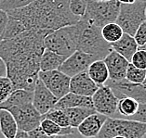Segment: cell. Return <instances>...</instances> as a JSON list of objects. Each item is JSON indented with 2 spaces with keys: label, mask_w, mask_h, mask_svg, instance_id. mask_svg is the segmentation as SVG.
I'll return each instance as SVG.
<instances>
[{
  "label": "cell",
  "mask_w": 146,
  "mask_h": 138,
  "mask_svg": "<svg viewBox=\"0 0 146 138\" xmlns=\"http://www.w3.org/2000/svg\"><path fill=\"white\" fill-rule=\"evenodd\" d=\"M146 83V77H145V80H144V83H143V84H145Z\"/></svg>",
  "instance_id": "obj_46"
},
{
  "label": "cell",
  "mask_w": 146,
  "mask_h": 138,
  "mask_svg": "<svg viewBox=\"0 0 146 138\" xmlns=\"http://www.w3.org/2000/svg\"><path fill=\"white\" fill-rule=\"evenodd\" d=\"M133 37L139 47H141L146 44V20L138 27Z\"/></svg>",
  "instance_id": "obj_33"
},
{
  "label": "cell",
  "mask_w": 146,
  "mask_h": 138,
  "mask_svg": "<svg viewBox=\"0 0 146 138\" xmlns=\"http://www.w3.org/2000/svg\"><path fill=\"white\" fill-rule=\"evenodd\" d=\"M15 138H30V137L28 135V133L23 132V131H18Z\"/></svg>",
  "instance_id": "obj_39"
},
{
  "label": "cell",
  "mask_w": 146,
  "mask_h": 138,
  "mask_svg": "<svg viewBox=\"0 0 146 138\" xmlns=\"http://www.w3.org/2000/svg\"><path fill=\"white\" fill-rule=\"evenodd\" d=\"M91 98L96 112L108 118L115 117L117 119V104L119 98L115 95L111 87L106 84L99 87Z\"/></svg>",
  "instance_id": "obj_8"
},
{
  "label": "cell",
  "mask_w": 146,
  "mask_h": 138,
  "mask_svg": "<svg viewBox=\"0 0 146 138\" xmlns=\"http://www.w3.org/2000/svg\"><path fill=\"white\" fill-rule=\"evenodd\" d=\"M76 49L103 59L112 51L111 44L102 35V29L81 19L76 24Z\"/></svg>",
  "instance_id": "obj_3"
},
{
  "label": "cell",
  "mask_w": 146,
  "mask_h": 138,
  "mask_svg": "<svg viewBox=\"0 0 146 138\" xmlns=\"http://www.w3.org/2000/svg\"><path fill=\"white\" fill-rule=\"evenodd\" d=\"M66 59L65 57L52 52L48 49H45L40 58V72H49V70H59L60 65Z\"/></svg>",
  "instance_id": "obj_22"
},
{
  "label": "cell",
  "mask_w": 146,
  "mask_h": 138,
  "mask_svg": "<svg viewBox=\"0 0 146 138\" xmlns=\"http://www.w3.org/2000/svg\"><path fill=\"white\" fill-rule=\"evenodd\" d=\"M129 120H132V121H136V122L146 124V104L140 103L136 114L132 116Z\"/></svg>",
  "instance_id": "obj_34"
},
{
  "label": "cell",
  "mask_w": 146,
  "mask_h": 138,
  "mask_svg": "<svg viewBox=\"0 0 146 138\" xmlns=\"http://www.w3.org/2000/svg\"><path fill=\"white\" fill-rule=\"evenodd\" d=\"M5 110H8L12 114L19 131L28 133L40 125L42 115L35 109L33 103L12 107Z\"/></svg>",
  "instance_id": "obj_9"
},
{
  "label": "cell",
  "mask_w": 146,
  "mask_h": 138,
  "mask_svg": "<svg viewBox=\"0 0 146 138\" xmlns=\"http://www.w3.org/2000/svg\"><path fill=\"white\" fill-rule=\"evenodd\" d=\"M145 16H146V9H145Z\"/></svg>",
  "instance_id": "obj_49"
},
{
  "label": "cell",
  "mask_w": 146,
  "mask_h": 138,
  "mask_svg": "<svg viewBox=\"0 0 146 138\" xmlns=\"http://www.w3.org/2000/svg\"><path fill=\"white\" fill-rule=\"evenodd\" d=\"M109 73V81L120 82L126 79V73L129 61L127 60L123 56L112 50L103 58Z\"/></svg>",
  "instance_id": "obj_14"
},
{
  "label": "cell",
  "mask_w": 146,
  "mask_h": 138,
  "mask_svg": "<svg viewBox=\"0 0 146 138\" xmlns=\"http://www.w3.org/2000/svg\"><path fill=\"white\" fill-rule=\"evenodd\" d=\"M98 89L99 86L91 80L87 72L78 73L70 80V92L73 94L91 97Z\"/></svg>",
  "instance_id": "obj_15"
},
{
  "label": "cell",
  "mask_w": 146,
  "mask_h": 138,
  "mask_svg": "<svg viewBox=\"0 0 146 138\" xmlns=\"http://www.w3.org/2000/svg\"><path fill=\"white\" fill-rule=\"evenodd\" d=\"M145 77H146V70L138 69L129 62V65L127 67V73H126V79L125 80H127V82L132 83L143 84Z\"/></svg>",
  "instance_id": "obj_28"
},
{
  "label": "cell",
  "mask_w": 146,
  "mask_h": 138,
  "mask_svg": "<svg viewBox=\"0 0 146 138\" xmlns=\"http://www.w3.org/2000/svg\"><path fill=\"white\" fill-rule=\"evenodd\" d=\"M121 4L117 0L95 1L88 0L86 12L82 19L102 29L106 24L115 22Z\"/></svg>",
  "instance_id": "obj_4"
},
{
  "label": "cell",
  "mask_w": 146,
  "mask_h": 138,
  "mask_svg": "<svg viewBox=\"0 0 146 138\" xmlns=\"http://www.w3.org/2000/svg\"><path fill=\"white\" fill-rule=\"evenodd\" d=\"M18 125L10 112L0 109V132L4 138H15L18 133Z\"/></svg>",
  "instance_id": "obj_21"
},
{
  "label": "cell",
  "mask_w": 146,
  "mask_h": 138,
  "mask_svg": "<svg viewBox=\"0 0 146 138\" xmlns=\"http://www.w3.org/2000/svg\"><path fill=\"white\" fill-rule=\"evenodd\" d=\"M146 133V124L129 119L107 118L101 132L96 138H143Z\"/></svg>",
  "instance_id": "obj_5"
},
{
  "label": "cell",
  "mask_w": 146,
  "mask_h": 138,
  "mask_svg": "<svg viewBox=\"0 0 146 138\" xmlns=\"http://www.w3.org/2000/svg\"><path fill=\"white\" fill-rule=\"evenodd\" d=\"M8 20H9L8 13L0 9V41H1L3 34H4V31H5V28L7 25V22H8Z\"/></svg>",
  "instance_id": "obj_35"
},
{
  "label": "cell",
  "mask_w": 146,
  "mask_h": 138,
  "mask_svg": "<svg viewBox=\"0 0 146 138\" xmlns=\"http://www.w3.org/2000/svg\"><path fill=\"white\" fill-rule=\"evenodd\" d=\"M58 99L38 79L33 92V105L35 109L43 116L55 108Z\"/></svg>",
  "instance_id": "obj_13"
},
{
  "label": "cell",
  "mask_w": 146,
  "mask_h": 138,
  "mask_svg": "<svg viewBox=\"0 0 146 138\" xmlns=\"http://www.w3.org/2000/svg\"><path fill=\"white\" fill-rule=\"evenodd\" d=\"M106 85L112 88L118 98L129 97L134 98L139 103L146 104V90L143 84L132 83L127 82V80H123L120 81V82L108 81L106 83Z\"/></svg>",
  "instance_id": "obj_12"
},
{
  "label": "cell",
  "mask_w": 146,
  "mask_h": 138,
  "mask_svg": "<svg viewBox=\"0 0 146 138\" xmlns=\"http://www.w3.org/2000/svg\"><path fill=\"white\" fill-rule=\"evenodd\" d=\"M82 138H84V137H82Z\"/></svg>",
  "instance_id": "obj_50"
},
{
  "label": "cell",
  "mask_w": 146,
  "mask_h": 138,
  "mask_svg": "<svg viewBox=\"0 0 146 138\" xmlns=\"http://www.w3.org/2000/svg\"><path fill=\"white\" fill-rule=\"evenodd\" d=\"M130 63L138 69L146 70V51L139 48L131 58Z\"/></svg>",
  "instance_id": "obj_32"
},
{
  "label": "cell",
  "mask_w": 146,
  "mask_h": 138,
  "mask_svg": "<svg viewBox=\"0 0 146 138\" xmlns=\"http://www.w3.org/2000/svg\"><path fill=\"white\" fill-rule=\"evenodd\" d=\"M95 1H109V0H95Z\"/></svg>",
  "instance_id": "obj_43"
},
{
  "label": "cell",
  "mask_w": 146,
  "mask_h": 138,
  "mask_svg": "<svg viewBox=\"0 0 146 138\" xmlns=\"http://www.w3.org/2000/svg\"><path fill=\"white\" fill-rule=\"evenodd\" d=\"M42 118L48 119L50 121L54 122L60 127H68L70 126L69 119L67 117L64 109L60 108H52L51 110H49L47 114L42 116Z\"/></svg>",
  "instance_id": "obj_27"
},
{
  "label": "cell",
  "mask_w": 146,
  "mask_h": 138,
  "mask_svg": "<svg viewBox=\"0 0 146 138\" xmlns=\"http://www.w3.org/2000/svg\"><path fill=\"white\" fill-rule=\"evenodd\" d=\"M102 35L103 39L109 44H113L119 40L123 35V30L116 22L106 24L102 28Z\"/></svg>",
  "instance_id": "obj_26"
},
{
  "label": "cell",
  "mask_w": 146,
  "mask_h": 138,
  "mask_svg": "<svg viewBox=\"0 0 146 138\" xmlns=\"http://www.w3.org/2000/svg\"><path fill=\"white\" fill-rule=\"evenodd\" d=\"M45 49L68 58L76 49V26H66L49 33L44 40Z\"/></svg>",
  "instance_id": "obj_6"
},
{
  "label": "cell",
  "mask_w": 146,
  "mask_h": 138,
  "mask_svg": "<svg viewBox=\"0 0 146 138\" xmlns=\"http://www.w3.org/2000/svg\"><path fill=\"white\" fill-rule=\"evenodd\" d=\"M29 103H33V92L16 89L3 103L0 104V109H8L12 107H18Z\"/></svg>",
  "instance_id": "obj_20"
},
{
  "label": "cell",
  "mask_w": 146,
  "mask_h": 138,
  "mask_svg": "<svg viewBox=\"0 0 146 138\" xmlns=\"http://www.w3.org/2000/svg\"><path fill=\"white\" fill-rule=\"evenodd\" d=\"M25 31H27L26 28L24 27V25L21 20L16 19V18L9 16L8 22H7V25L5 28L4 34L2 35L1 40H6V39H11L14 37H17L18 35L24 33Z\"/></svg>",
  "instance_id": "obj_25"
},
{
  "label": "cell",
  "mask_w": 146,
  "mask_h": 138,
  "mask_svg": "<svg viewBox=\"0 0 146 138\" xmlns=\"http://www.w3.org/2000/svg\"><path fill=\"white\" fill-rule=\"evenodd\" d=\"M139 48H141V49H143V50H145V51H146V44H145L144 45H142V47H139Z\"/></svg>",
  "instance_id": "obj_41"
},
{
  "label": "cell",
  "mask_w": 146,
  "mask_h": 138,
  "mask_svg": "<svg viewBox=\"0 0 146 138\" xmlns=\"http://www.w3.org/2000/svg\"><path fill=\"white\" fill-rule=\"evenodd\" d=\"M88 76L99 87L105 85L109 81V73L103 59L93 61L87 70Z\"/></svg>",
  "instance_id": "obj_19"
},
{
  "label": "cell",
  "mask_w": 146,
  "mask_h": 138,
  "mask_svg": "<svg viewBox=\"0 0 146 138\" xmlns=\"http://www.w3.org/2000/svg\"><path fill=\"white\" fill-rule=\"evenodd\" d=\"M95 60H98V59L94 56L87 54L83 51L76 50L68 58H66L59 68V70L72 78L78 73L87 72L88 67Z\"/></svg>",
  "instance_id": "obj_11"
},
{
  "label": "cell",
  "mask_w": 146,
  "mask_h": 138,
  "mask_svg": "<svg viewBox=\"0 0 146 138\" xmlns=\"http://www.w3.org/2000/svg\"><path fill=\"white\" fill-rule=\"evenodd\" d=\"M9 16L23 22L26 30L56 31L76 24L81 20L69 9V0H34L24 8L12 10Z\"/></svg>",
  "instance_id": "obj_2"
},
{
  "label": "cell",
  "mask_w": 146,
  "mask_h": 138,
  "mask_svg": "<svg viewBox=\"0 0 146 138\" xmlns=\"http://www.w3.org/2000/svg\"><path fill=\"white\" fill-rule=\"evenodd\" d=\"M143 138H146V133L144 134V136H143Z\"/></svg>",
  "instance_id": "obj_48"
},
{
  "label": "cell",
  "mask_w": 146,
  "mask_h": 138,
  "mask_svg": "<svg viewBox=\"0 0 146 138\" xmlns=\"http://www.w3.org/2000/svg\"><path fill=\"white\" fill-rule=\"evenodd\" d=\"M7 76V66L3 59L0 58V78Z\"/></svg>",
  "instance_id": "obj_37"
},
{
  "label": "cell",
  "mask_w": 146,
  "mask_h": 138,
  "mask_svg": "<svg viewBox=\"0 0 146 138\" xmlns=\"http://www.w3.org/2000/svg\"><path fill=\"white\" fill-rule=\"evenodd\" d=\"M54 138H82V136L78 133H76L72 134H66V135H57Z\"/></svg>",
  "instance_id": "obj_38"
},
{
  "label": "cell",
  "mask_w": 146,
  "mask_h": 138,
  "mask_svg": "<svg viewBox=\"0 0 146 138\" xmlns=\"http://www.w3.org/2000/svg\"><path fill=\"white\" fill-rule=\"evenodd\" d=\"M140 103L134 98L124 97L119 98L117 104V119H130L138 111Z\"/></svg>",
  "instance_id": "obj_23"
},
{
  "label": "cell",
  "mask_w": 146,
  "mask_h": 138,
  "mask_svg": "<svg viewBox=\"0 0 146 138\" xmlns=\"http://www.w3.org/2000/svg\"><path fill=\"white\" fill-rule=\"evenodd\" d=\"M120 4H133L137 0H117Z\"/></svg>",
  "instance_id": "obj_40"
},
{
  "label": "cell",
  "mask_w": 146,
  "mask_h": 138,
  "mask_svg": "<svg viewBox=\"0 0 146 138\" xmlns=\"http://www.w3.org/2000/svg\"><path fill=\"white\" fill-rule=\"evenodd\" d=\"M64 111L69 119L70 126L76 129L85 119L96 112L94 108H66L64 109Z\"/></svg>",
  "instance_id": "obj_24"
},
{
  "label": "cell",
  "mask_w": 146,
  "mask_h": 138,
  "mask_svg": "<svg viewBox=\"0 0 146 138\" xmlns=\"http://www.w3.org/2000/svg\"><path fill=\"white\" fill-rule=\"evenodd\" d=\"M146 3L137 1L133 4H121L115 22L122 28L123 33L134 36L138 27L146 20Z\"/></svg>",
  "instance_id": "obj_7"
},
{
  "label": "cell",
  "mask_w": 146,
  "mask_h": 138,
  "mask_svg": "<svg viewBox=\"0 0 146 138\" xmlns=\"http://www.w3.org/2000/svg\"><path fill=\"white\" fill-rule=\"evenodd\" d=\"M34 0H0V9L7 13L24 8Z\"/></svg>",
  "instance_id": "obj_29"
},
{
  "label": "cell",
  "mask_w": 146,
  "mask_h": 138,
  "mask_svg": "<svg viewBox=\"0 0 146 138\" xmlns=\"http://www.w3.org/2000/svg\"><path fill=\"white\" fill-rule=\"evenodd\" d=\"M38 79L45 84V86L58 100L70 93L71 78L60 72L59 70L39 72Z\"/></svg>",
  "instance_id": "obj_10"
},
{
  "label": "cell",
  "mask_w": 146,
  "mask_h": 138,
  "mask_svg": "<svg viewBox=\"0 0 146 138\" xmlns=\"http://www.w3.org/2000/svg\"><path fill=\"white\" fill-rule=\"evenodd\" d=\"M111 47L112 50L117 52L121 56H123L129 62L131 60L132 56L134 55V53L139 49V47L134 37L127 34H123L122 37L118 41L113 44H111Z\"/></svg>",
  "instance_id": "obj_18"
},
{
  "label": "cell",
  "mask_w": 146,
  "mask_h": 138,
  "mask_svg": "<svg viewBox=\"0 0 146 138\" xmlns=\"http://www.w3.org/2000/svg\"><path fill=\"white\" fill-rule=\"evenodd\" d=\"M39 127H40V129L43 131L46 134H48V135L52 136V137L59 135L60 130H62V127L59 126L57 123L46 118H42Z\"/></svg>",
  "instance_id": "obj_30"
},
{
  "label": "cell",
  "mask_w": 146,
  "mask_h": 138,
  "mask_svg": "<svg viewBox=\"0 0 146 138\" xmlns=\"http://www.w3.org/2000/svg\"><path fill=\"white\" fill-rule=\"evenodd\" d=\"M113 138H126V137H123V136H115V137H113Z\"/></svg>",
  "instance_id": "obj_42"
},
{
  "label": "cell",
  "mask_w": 146,
  "mask_h": 138,
  "mask_svg": "<svg viewBox=\"0 0 146 138\" xmlns=\"http://www.w3.org/2000/svg\"><path fill=\"white\" fill-rule=\"evenodd\" d=\"M138 1H142V2H145L146 3V0H138Z\"/></svg>",
  "instance_id": "obj_45"
},
{
  "label": "cell",
  "mask_w": 146,
  "mask_h": 138,
  "mask_svg": "<svg viewBox=\"0 0 146 138\" xmlns=\"http://www.w3.org/2000/svg\"><path fill=\"white\" fill-rule=\"evenodd\" d=\"M0 138H4V137H3V135H2V133H1V132H0Z\"/></svg>",
  "instance_id": "obj_44"
},
{
  "label": "cell",
  "mask_w": 146,
  "mask_h": 138,
  "mask_svg": "<svg viewBox=\"0 0 146 138\" xmlns=\"http://www.w3.org/2000/svg\"><path fill=\"white\" fill-rule=\"evenodd\" d=\"M73 108H94L92 98L90 97H84V95H76L70 92L60 99H59L55 105V108L66 109Z\"/></svg>",
  "instance_id": "obj_17"
},
{
  "label": "cell",
  "mask_w": 146,
  "mask_h": 138,
  "mask_svg": "<svg viewBox=\"0 0 146 138\" xmlns=\"http://www.w3.org/2000/svg\"><path fill=\"white\" fill-rule=\"evenodd\" d=\"M108 117L95 112L84 120L77 127V132L84 138H96Z\"/></svg>",
  "instance_id": "obj_16"
},
{
  "label": "cell",
  "mask_w": 146,
  "mask_h": 138,
  "mask_svg": "<svg viewBox=\"0 0 146 138\" xmlns=\"http://www.w3.org/2000/svg\"><path fill=\"white\" fill-rule=\"evenodd\" d=\"M28 135H29L30 138H54L52 136L48 135V134H46L43 131L40 129V127H37V128L28 132Z\"/></svg>",
  "instance_id": "obj_36"
},
{
  "label": "cell",
  "mask_w": 146,
  "mask_h": 138,
  "mask_svg": "<svg viewBox=\"0 0 146 138\" xmlns=\"http://www.w3.org/2000/svg\"><path fill=\"white\" fill-rule=\"evenodd\" d=\"M47 30H27L17 37L0 41V58L7 66V77L14 89L34 92L40 72Z\"/></svg>",
  "instance_id": "obj_1"
},
{
  "label": "cell",
  "mask_w": 146,
  "mask_h": 138,
  "mask_svg": "<svg viewBox=\"0 0 146 138\" xmlns=\"http://www.w3.org/2000/svg\"><path fill=\"white\" fill-rule=\"evenodd\" d=\"M14 90L13 83L9 77L0 78V104L5 101Z\"/></svg>",
  "instance_id": "obj_31"
},
{
  "label": "cell",
  "mask_w": 146,
  "mask_h": 138,
  "mask_svg": "<svg viewBox=\"0 0 146 138\" xmlns=\"http://www.w3.org/2000/svg\"><path fill=\"white\" fill-rule=\"evenodd\" d=\"M143 86H144V88H145V90H146V83H145V84H143Z\"/></svg>",
  "instance_id": "obj_47"
}]
</instances>
